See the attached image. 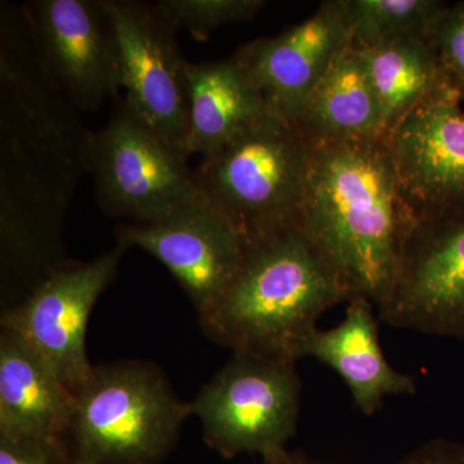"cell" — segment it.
<instances>
[{"label": "cell", "instance_id": "obj_1", "mask_svg": "<svg viewBox=\"0 0 464 464\" xmlns=\"http://www.w3.org/2000/svg\"><path fill=\"white\" fill-rule=\"evenodd\" d=\"M0 14V304L69 264L63 232L92 132L43 67L21 8Z\"/></svg>", "mask_w": 464, "mask_h": 464}, {"label": "cell", "instance_id": "obj_2", "mask_svg": "<svg viewBox=\"0 0 464 464\" xmlns=\"http://www.w3.org/2000/svg\"><path fill=\"white\" fill-rule=\"evenodd\" d=\"M299 227L353 292L380 308L395 288L415 224L386 137L311 143Z\"/></svg>", "mask_w": 464, "mask_h": 464}, {"label": "cell", "instance_id": "obj_3", "mask_svg": "<svg viewBox=\"0 0 464 464\" xmlns=\"http://www.w3.org/2000/svg\"><path fill=\"white\" fill-rule=\"evenodd\" d=\"M353 292L299 226L246 244L234 282L199 316L201 331L232 353L297 362L316 323Z\"/></svg>", "mask_w": 464, "mask_h": 464}, {"label": "cell", "instance_id": "obj_4", "mask_svg": "<svg viewBox=\"0 0 464 464\" xmlns=\"http://www.w3.org/2000/svg\"><path fill=\"white\" fill-rule=\"evenodd\" d=\"M69 439L84 464H157L172 450L191 402L145 360L93 366L74 391Z\"/></svg>", "mask_w": 464, "mask_h": 464}, {"label": "cell", "instance_id": "obj_5", "mask_svg": "<svg viewBox=\"0 0 464 464\" xmlns=\"http://www.w3.org/2000/svg\"><path fill=\"white\" fill-rule=\"evenodd\" d=\"M313 145L297 124L268 112L195 169L198 186L246 244L298 226Z\"/></svg>", "mask_w": 464, "mask_h": 464}, {"label": "cell", "instance_id": "obj_6", "mask_svg": "<svg viewBox=\"0 0 464 464\" xmlns=\"http://www.w3.org/2000/svg\"><path fill=\"white\" fill-rule=\"evenodd\" d=\"M297 362L253 353H232L224 368L191 402L208 447L222 457L286 450L297 432L301 380Z\"/></svg>", "mask_w": 464, "mask_h": 464}, {"label": "cell", "instance_id": "obj_7", "mask_svg": "<svg viewBox=\"0 0 464 464\" xmlns=\"http://www.w3.org/2000/svg\"><path fill=\"white\" fill-rule=\"evenodd\" d=\"M188 158L119 103L108 124L92 132L88 173L106 215L152 224L201 197Z\"/></svg>", "mask_w": 464, "mask_h": 464}, {"label": "cell", "instance_id": "obj_8", "mask_svg": "<svg viewBox=\"0 0 464 464\" xmlns=\"http://www.w3.org/2000/svg\"><path fill=\"white\" fill-rule=\"evenodd\" d=\"M127 249L116 241L92 261H70L0 315V326L20 335L72 392L93 369L85 347L92 310L115 279Z\"/></svg>", "mask_w": 464, "mask_h": 464}, {"label": "cell", "instance_id": "obj_9", "mask_svg": "<svg viewBox=\"0 0 464 464\" xmlns=\"http://www.w3.org/2000/svg\"><path fill=\"white\" fill-rule=\"evenodd\" d=\"M21 12L43 67L76 110L114 99L121 61L106 0H34Z\"/></svg>", "mask_w": 464, "mask_h": 464}, {"label": "cell", "instance_id": "obj_10", "mask_svg": "<svg viewBox=\"0 0 464 464\" xmlns=\"http://www.w3.org/2000/svg\"><path fill=\"white\" fill-rule=\"evenodd\" d=\"M106 3L118 41L125 105L188 157V63L182 57L176 30L155 5L133 0Z\"/></svg>", "mask_w": 464, "mask_h": 464}, {"label": "cell", "instance_id": "obj_11", "mask_svg": "<svg viewBox=\"0 0 464 464\" xmlns=\"http://www.w3.org/2000/svg\"><path fill=\"white\" fill-rule=\"evenodd\" d=\"M378 315L395 328L464 342V204L415 222Z\"/></svg>", "mask_w": 464, "mask_h": 464}, {"label": "cell", "instance_id": "obj_12", "mask_svg": "<svg viewBox=\"0 0 464 464\" xmlns=\"http://www.w3.org/2000/svg\"><path fill=\"white\" fill-rule=\"evenodd\" d=\"M116 237L166 266L199 316L234 282L246 250L240 232L203 194L160 221L121 226Z\"/></svg>", "mask_w": 464, "mask_h": 464}, {"label": "cell", "instance_id": "obj_13", "mask_svg": "<svg viewBox=\"0 0 464 464\" xmlns=\"http://www.w3.org/2000/svg\"><path fill=\"white\" fill-rule=\"evenodd\" d=\"M451 90L420 102L386 136L415 222L464 204V112Z\"/></svg>", "mask_w": 464, "mask_h": 464}, {"label": "cell", "instance_id": "obj_14", "mask_svg": "<svg viewBox=\"0 0 464 464\" xmlns=\"http://www.w3.org/2000/svg\"><path fill=\"white\" fill-rule=\"evenodd\" d=\"M351 45L342 0H328L304 23L243 45L235 58L257 85L268 110L295 123L333 63Z\"/></svg>", "mask_w": 464, "mask_h": 464}, {"label": "cell", "instance_id": "obj_15", "mask_svg": "<svg viewBox=\"0 0 464 464\" xmlns=\"http://www.w3.org/2000/svg\"><path fill=\"white\" fill-rule=\"evenodd\" d=\"M346 315L329 331L316 329L308 337L302 357H314L333 369L365 415H373L391 395H414L417 383L389 364L380 343L374 304L364 297L347 302Z\"/></svg>", "mask_w": 464, "mask_h": 464}, {"label": "cell", "instance_id": "obj_16", "mask_svg": "<svg viewBox=\"0 0 464 464\" xmlns=\"http://www.w3.org/2000/svg\"><path fill=\"white\" fill-rule=\"evenodd\" d=\"M74 393L20 335L0 326V435L69 432Z\"/></svg>", "mask_w": 464, "mask_h": 464}, {"label": "cell", "instance_id": "obj_17", "mask_svg": "<svg viewBox=\"0 0 464 464\" xmlns=\"http://www.w3.org/2000/svg\"><path fill=\"white\" fill-rule=\"evenodd\" d=\"M188 158L216 154L271 112L235 56L219 63H188Z\"/></svg>", "mask_w": 464, "mask_h": 464}, {"label": "cell", "instance_id": "obj_18", "mask_svg": "<svg viewBox=\"0 0 464 464\" xmlns=\"http://www.w3.org/2000/svg\"><path fill=\"white\" fill-rule=\"evenodd\" d=\"M295 124L311 143L386 137L380 100L362 54L342 52L310 94Z\"/></svg>", "mask_w": 464, "mask_h": 464}, {"label": "cell", "instance_id": "obj_19", "mask_svg": "<svg viewBox=\"0 0 464 464\" xmlns=\"http://www.w3.org/2000/svg\"><path fill=\"white\" fill-rule=\"evenodd\" d=\"M357 51L380 100L386 136L420 102L450 90L431 41L409 39Z\"/></svg>", "mask_w": 464, "mask_h": 464}, {"label": "cell", "instance_id": "obj_20", "mask_svg": "<svg viewBox=\"0 0 464 464\" xmlns=\"http://www.w3.org/2000/svg\"><path fill=\"white\" fill-rule=\"evenodd\" d=\"M351 47L369 50L409 39L431 41L448 7L439 0H342Z\"/></svg>", "mask_w": 464, "mask_h": 464}, {"label": "cell", "instance_id": "obj_21", "mask_svg": "<svg viewBox=\"0 0 464 464\" xmlns=\"http://www.w3.org/2000/svg\"><path fill=\"white\" fill-rule=\"evenodd\" d=\"M265 5L262 0H163L155 8L176 32L186 30L203 42L219 27L252 20Z\"/></svg>", "mask_w": 464, "mask_h": 464}, {"label": "cell", "instance_id": "obj_22", "mask_svg": "<svg viewBox=\"0 0 464 464\" xmlns=\"http://www.w3.org/2000/svg\"><path fill=\"white\" fill-rule=\"evenodd\" d=\"M431 42L448 87L464 100V2L448 5Z\"/></svg>", "mask_w": 464, "mask_h": 464}, {"label": "cell", "instance_id": "obj_23", "mask_svg": "<svg viewBox=\"0 0 464 464\" xmlns=\"http://www.w3.org/2000/svg\"><path fill=\"white\" fill-rule=\"evenodd\" d=\"M0 464H76V457L65 436L0 435Z\"/></svg>", "mask_w": 464, "mask_h": 464}, {"label": "cell", "instance_id": "obj_24", "mask_svg": "<svg viewBox=\"0 0 464 464\" xmlns=\"http://www.w3.org/2000/svg\"><path fill=\"white\" fill-rule=\"evenodd\" d=\"M396 464H464V444L449 439L429 440Z\"/></svg>", "mask_w": 464, "mask_h": 464}, {"label": "cell", "instance_id": "obj_25", "mask_svg": "<svg viewBox=\"0 0 464 464\" xmlns=\"http://www.w3.org/2000/svg\"><path fill=\"white\" fill-rule=\"evenodd\" d=\"M261 464H328L317 460L315 458L307 456L302 451H288L285 450L277 456L265 458Z\"/></svg>", "mask_w": 464, "mask_h": 464}, {"label": "cell", "instance_id": "obj_26", "mask_svg": "<svg viewBox=\"0 0 464 464\" xmlns=\"http://www.w3.org/2000/svg\"><path fill=\"white\" fill-rule=\"evenodd\" d=\"M76 464H84V463H82L81 460H79L78 458H76Z\"/></svg>", "mask_w": 464, "mask_h": 464}]
</instances>
